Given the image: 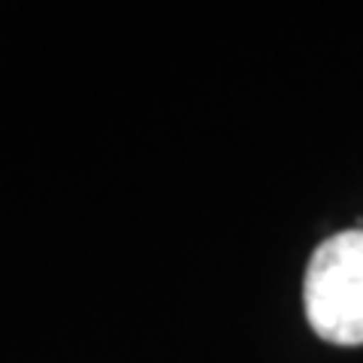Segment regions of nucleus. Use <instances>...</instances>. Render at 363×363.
Returning a JSON list of instances; mask_svg holds the SVG:
<instances>
[{
	"label": "nucleus",
	"instance_id": "f257e3e1",
	"mask_svg": "<svg viewBox=\"0 0 363 363\" xmlns=\"http://www.w3.org/2000/svg\"><path fill=\"white\" fill-rule=\"evenodd\" d=\"M306 318L333 345H363V230H342L315 248L303 281Z\"/></svg>",
	"mask_w": 363,
	"mask_h": 363
}]
</instances>
